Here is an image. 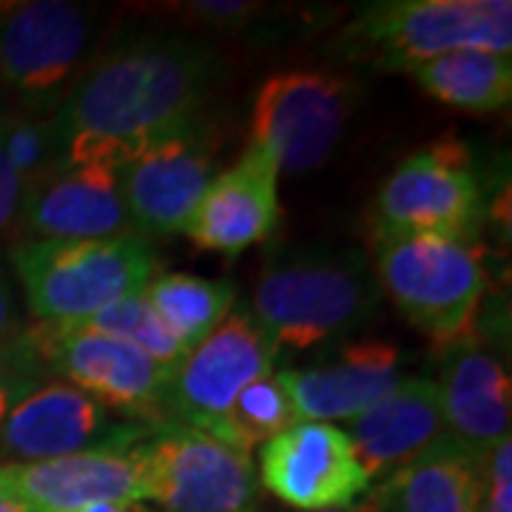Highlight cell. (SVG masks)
<instances>
[{
	"mask_svg": "<svg viewBox=\"0 0 512 512\" xmlns=\"http://www.w3.org/2000/svg\"><path fill=\"white\" fill-rule=\"evenodd\" d=\"M276 512H299V510H276ZM319 512H373L367 504H353V507H345V510H319Z\"/></svg>",
	"mask_w": 512,
	"mask_h": 512,
	"instance_id": "33",
	"label": "cell"
},
{
	"mask_svg": "<svg viewBox=\"0 0 512 512\" xmlns=\"http://www.w3.org/2000/svg\"><path fill=\"white\" fill-rule=\"evenodd\" d=\"M20 202H23V185L0 146V239L12 237L18 231Z\"/></svg>",
	"mask_w": 512,
	"mask_h": 512,
	"instance_id": "30",
	"label": "cell"
},
{
	"mask_svg": "<svg viewBox=\"0 0 512 512\" xmlns=\"http://www.w3.org/2000/svg\"><path fill=\"white\" fill-rule=\"evenodd\" d=\"M439 402L444 433L490 456L495 444L510 436L512 382L507 365L467 336L441 348Z\"/></svg>",
	"mask_w": 512,
	"mask_h": 512,
	"instance_id": "19",
	"label": "cell"
},
{
	"mask_svg": "<svg viewBox=\"0 0 512 512\" xmlns=\"http://www.w3.org/2000/svg\"><path fill=\"white\" fill-rule=\"evenodd\" d=\"M0 512H35V510H29V507H23V504L15 501V498H9L6 493H0Z\"/></svg>",
	"mask_w": 512,
	"mask_h": 512,
	"instance_id": "32",
	"label": "cell"
},
{
	"mask_svg": "<svg viewBox=\"0 0 512 512\" xmlns=\"http://www.w3.org/2000/svg\"><path fill=\"white\" fill-rule=\"evenodd\" d=\"M345 433L370 481L390 476L444 433L436 379L404 376L382 402L350 419Z\"/></svg>",
	"mask_w": 512,
	"mask_h": 512,
	"instance_id": "21",
	"label": "cell"
},
{
	"mask_svg": "<svg viewBox=\"0 0 512 512\" xmlns=\"http://www.w3.org/2000/svg\"><path fill=\"white\" fill-rule=\"evenodd\" d=\"M23 333V313H20L18 282L9 268V259L0 254V345Z\"/></svg>",
	"mask_w": 512,
	"mask_h": 512,
	"instance_id": "29",
	"label": "cell"
},
{
	"mask_svg": "<svg viewBox=\"0 0 512 512\" xmlns=\"http://www.w3.org/2000/svg\"><path fill=\"white\" fill-rule=\"evenodd\" d=\"M46 382L49 367L43 362L32 333L23 328L15 339L0 345V421Z\"/></svg>",
	"mask_w": 512,
	"mask_h": 512,
	"instance_id": "27",
	"label": "cell"
},
{
	"mask_svg": "<svg viewBox=\"0 0 512 512\" xmlns=\"http://www.w3.org/2000/svg\"><path fill=\"white\" fill-rule=\"evenodd\" d=\"M168 9H174V15L185 20L191 29L220 32V35L248 32L254 23L271 15L268 3H251V0H188V3H171Z\"/></svg>",
	"mask_w": 512,
	"mask_h": 512,
	"instance_id": "28",
	"label": "cell"
},
{
	"mask_svg": "<svg viewBox=\"0 0 512 512\" xmlns=\"http://www.w3.org/2000/svg\"><path fill=\"white\" fill-rule=\"evenodd\" d=\"M458 49L510 55V0H379L356 9L330 52L339 63L410 72Z\"/></svg>",
	"mask_w": 512,
	"mask_h": 512,
	"instance_id": "3",
	"label": "cell"
},
{
	"mask_svg": "<svg viewBox=\"0 0 512 512\" xmlns=\"http://www.w3.org/2000/svg\"><path fill=\"white\" fill-rule=\"evenodd\" d=\"M279 171L265 151L248 143L228 171L217 174L185 222L194 248L242 254L271 237L279 225Z\"/></svg>",
	"mask_w": 512,
	"mask_h": 512,
	"instance_id": "16",
	"label": "cell"
},
{
	"mask_svg": "<svg viewBox=\"0 0 512 512\" xmlns=\"http://www.w3.org/2000/svg\"><path fill=\"white\" fill-rule=\"evenodd\" d=\"M0 146L18 174L23 191L63 168V143L55 114H35L18 109L0 97Z\"/></svg>",
	"mask_w": 512,
	"mask_h": 512,
	"instance_id": "25",
	"label": "cell"
},
{
	"mask_svg": "<svg viewBox=\"0 0 512 512\" xmlns=\"http://www.w3.org/2000/svg\"><path fill=\"white\" fill-rule=\"evenodd\" d=\"M487 456L441 433L427 450L379 481L365 504L373 512H481Z\"/></svg>",
	"mask_w": 512,
	"mask_h": 512,
	"instance_id": "20",
	"label": "cell"
},
{
	"mask_svg": "<svg viewBox=\"0 0 512 512\" xmlns=\"http://www.w3.org/2000/svg\"><path fill=\"white\" fill-rule=\"evenodd\" d=\"M259 481L288 510L299 512L345 510L370 490L348 433L322 421H299L262 444Z\"/></svg>",
	"mask_w": 512,
	"mask_h": 512,
	"instance_id": "14",
	"label": "cell"
},
{
	"mask_svg": "<svg viewBox=\"0 0 512 512\" xmlns=\"http://www.w3.org/2000/svg\"><path fill=\"white\" fill-rule=\"evenodd\" d=\"M106 46L103 12L89 3H0V97L55 114Z\"/></svg>",
	"mask_w": 512,
	"mask_h": 512,
	"instance_id": "6",
	"label": "cell"
},
{
	"mask_svg": "<svg viewBox=\"0 0 512 512\" xmlns=\"http://www.w3.org/2000/svg\"><path fill=\"white\" fill-rule=\"evenodd\" d=\"M362 83L330 72H282L256 92L251 146L279 174H308L328 163L362 103Z\"/></svg>",
	"mask_w": 512,
	"mask_h": 512,
	"instance_id": "7",
	"label": "cell"
},
{
	"mask_svg": "<svg viewBox=\"0 0 512 512\" xmlns=\"http://www.w3.org/2000/svg\"><path fill=\"white\" fill-rule=\"evenodd\" d=\"M137 234L120 191V171L60 168L23 191L18 239H114Z\"/></svg>",
	"mask_w": 512,
	"mask_h": 512,
	"instance_id": "17",
	"label": "cell"
},
{
	"mask_svg": "<svg viewBox=\"0 0 512 512\" xmlns=\"http://www.w3.org/2000/svg\"><path fill=\"white\" fill-rule=\"evenodd\" d=\"M382 299L359 248L305 245L265 262L248 308L279 350H311L373 325Z\"/></svg>",
	"mask_w": 512,
	"mask_h": 512,
	"instance_id": "2",
	"label": "cell"
},
{
	"mask_svg": "<svg viewBox=\"0 0 512 512\" xmlns=\"http://www.w3.org/2000/svg\"><path fill=\"white\" fill-rule=\"evenodd\" d=\"M154 430L157 424L120 416L80 387L55 379L0 421V467L92 450H131Z\"/></svg>",
	"mask_w": 512,
	"mask_h": 512,
	"instance_id": "12",
	"label": "cell"
},
{
	"mask_svg": "<svg viewBox=\"0 0 512 512\" xmlns=\"http://www.w3.org/2000/svg\"><path fill=\"white\" fill-rule=\"evenodd\" d=\"M276 359L279 345L256 322L248 305H237L171 367L163 424L197 427L217 439L222 419L239 393L259 376H268Z\"/></svg>",
	"mask_w": 512,
	"mask_h": 512,
	"instance_id": "8",
	"label": "cell"
},
{
	"mask_svg": "<svg viewBox=\"0 0 512 512\" xmlns=\"http://www.w3.org/2000/svg\"><path fill=\"white\" fill-rule=\"evenodd\" d=\"M484 188L467 148L433 143L410 154L379 188L373 234L476 239Z\"/></svg>",
	"mask_w": 512,
	"mask_h": 512,
	"instance_id": "9",
	"label": "cell"
},
{
	"mask_svg": "<svg viewBox=\"0 0 512 512\" xmlns=\"http://www.w3.org/2000/svg\"><path fill=\"white\" fill-rule=\"evenodd\" d=\"M407 74L439 103L470 114L501 111L512 97V60L501 52L458 49Z\"/></svg>",
	"mask_w": 512,
	"mask_h": 512,
	"instance_id": "22",
	"label": "cell"
},
{
	"mask_svg": "<svg viewBox=\"0 0 512 512\" xmlns=\"http://www.w3.org/2000/svg\"><path fill=\"white\" fill-rule=\"evenodd\" d=\"M49 373L74 384L128 419L163 424L171 367L134 345L80 328L74 322H35L26 328Z\"/></svg>",
	"mask_w": 512,
	"mask_h": 512,
	"instance_id": "10",
	"label": "cell"
},
{
	"mask_svg": "<svg viewBox=\"0 0 512 512\" xmlns=\"http://www.w3.org/2000/svg\"><path fill=\"white\" fill-rule=\"evenodd\" d=\"M214 43L183 32H146L106 43L55 111L63 168H111L200 123L222 83Z\"/></svg>",
	"mask_w": 512,
	"mask_h": 512,
	"instance_id": "1",
	"label": "cell"
},
{
	"mask_svg": "<svg viewBox=\"0 0 512 512\" xmlns=\"http://www.w3.org/2000/svg\"><path fill=\"white\" fill-rule=\"evenodd\" d=\"M143 296L188 350L237 308V291L231 282L194 274H157Z\"/></svg>",
	"mask_w": 512,
	"mask_h": 512,
	"instance_id": "23",
	"label": "cell"
},
{
	"mask_svg": "<svg viewBox=\"0 0 512 512\" xmlns=\"http://www.w3.org/2000/svg\"><path fill=\"white\" fill-rule=\"evenodd\" d=\"M217 143L205 123L183 128L120 168V191L143 239L180 234L214 180Z\"/></svg>",
	"mask_w": 512,
	"mask_h": 512,
	"instance_id": "13",
	"label": "cell"
},
{
	"mask_svg": "<svg viewBox=\"0 0 512 512\" xmlns=\"http://www.w3.org/2000/svg\"><path fill=\"white\" fill-rule=\"evenodd\" d=\"M74 512H154L148 510L146 504H92V507H83V510Z\"/></svg>",
	"mask_w": 512,
	"mask_h": 512,
	"instance_id": "31",
	"label": "cell"
},
{
	"mask_svg": "<svg viewBox=\"0 0 512 512\" xmlns=\"http://www.w3.org/2000/svg\"><path fill=\"white\" fill-rule=\"evenodd\" d=\"M299 421H350L402 382L399 348L387 342H353L336 356L276 373Z\"/></svg>",
	"mask_w": 512,
	"mask_h": 512,
	"instance_id": "18",
	"label": "cell"
},
{
	"mask_svg": "<svg viewBox=\"0 0 512 512\" xmlns=\"http://www.w3.org/2000/svg\"><path fill=\"white\" fill-rule=\"evenodd\" d=\"M74 325L92 330V333H103V336L117 339V342L134 345V348H140L151 359H157L168 367L177 365L188 353L183 342L154 313L143 293L126 296V299H120V302H114V305L92 313L86 319H77Z\"/></svg>",
	"mask_w": 512,
	"mask_h": 512,
	"instance_id": "26",
	"label": "cell"
},
{
	"mask_svg": "<svg viewBox=\"0 0 512 512\" xmlns=\"http://www.w3.org/2000/svg\"><path fill=\"white\" fill-rule=\"evenodd\" d=\"M0 493L35 512H74L92 504H146V441L131 450H92L32 464H3Z\"/></svg>",
	"mask_w": 512,
	"mask_h": 512,
	"instance_id": "15",
	"label": "cell"
},
{
	"mask_svg": "<svg viewBox=\"0 0 512 512\" xmlns=\"http://www.w3.org/2000/svg\"><path fill=\"white\" fill-rule=\"evenodd\" d=\"M26 311L35 322H77L137 296L157 276V254L140 234L114 239H18L9 248Z\"/></svg>",
	"mask_w": 512,
	"mask_h": 512,
	"instance_id": "4",
	"label": "cell"
},
{
	"mask_svg": "<svg viewBox=\"0 0 512 512\" xmlns=\"http://www.w3.org/2000/svg\"><path fill=\"white\" fill-rule=\"evenodd\" d=\"M293 424H299V419L293 413L291 399L279 382V376L268 373L239 393L237 402L231 404V410L222 419L217 439L251 456L254 447L282 436Z\"/></svg>",
	"mask_w": 512,
	"mask_h": 512,
	"instance_id": "24",
	"label": "cell"
},
{
	"mask_svg": "<svg viewBox=\"0 0 512 512\" xmlns=\"http://www.w3.org/2000/svg\"><path fill=\"white\" fill-rule=\"evenodd\" d=\"M148 501L160 512H259L248 453L197 427L165 421L146 439Z\"/></svg>",
	"mask_w": 512,
	"mask_h": 512,
	"instance_id": "11",
	"label": "cell"
},
{
	"mask_svg": "<svg viewBox=\"0 0 512 512\" xmlns=\"http://www.w3.org/2000/svg\"><path fill=\"white\" fill-rule=\"evenodd\" d=\"M373 274L382 296L439 348L473 336L487 291L476 239L373 234Z\"/></svg>",
	"mask_w": 512,
	"mask_h": 512,
	"instance_id": "5",
	"label": "cell"
}]
</instances>
